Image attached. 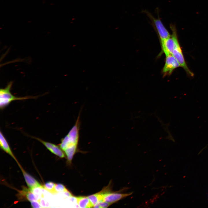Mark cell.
Instances as JSON below:
<instances>
[{
    "label": "cell",
    "mask_w": 208,
    "mask_h": 208,
    "mask_svg": "<svg viewBox=\"0 0 208 208\" xmlns=\"http://www.w3.org/2000/svg\"><path fill=\"white\" fill-rule=\"evenodd\" d=\"M80 114H79L74 125L67 134L61 140L59 146L64 151L67 147L77 146L79 137Z\"/></svg>",
    "instance_id": "obj_1"
},
{
    "label": "cell",
    "mask_w": 208,
    "mask_h": 208,
    "mask_svg": "<svg viewBox=\"0 0 208 208\" xmlns=\"http://www.w3.org/2000/svg\"><path fill=\"white\" fill-rule=\"evenodd\" d=\"M55 183L51 182H46L43 186V189H45L53 194H55Z\"/></svg>",
    "instance_id": "obj_14"
},
{
    "label": "cell",
    "mask_w": 208,
    "mask_h": 208,
    "mask_svg": "<svg viewBox=\"0 0 208 208\" xmlns=\"http://www.w3.org/2000/svg\"><path fill=\"white\" fill-rule=\"evenodd\" d=\"M32 138L36 139L42 143L49 151L54 154L60 158H63L65 157V155L61 148L56 145L45 141L38 138L33 137Z\"/></svg>",
    "instance_id": "obj_8"
},
{
    "label": "cell",
    "mask_w": 208,
    "mask_h": 208,
    "mask_svg": "<svg viewBox=\"0 0 208 208\" xmlns=\"http://www.w3.org/2000/svg\"><path fill=\"white\" fill-rule=\"evenodd\" d=\"M13 83V82L11 81L8 84L5 88L0 90V107L1 109L4 108L13 101L34 99L36 97L31 96L18 97L14 96L10 91Z\"/></svg>",
    "instance_id": "obj_2"
},
{
    "label": "cell",
    "mask_w": 208,
    "mask_h": 208,
    "mask_svg": "<svg viewBox=\"0 0 208 208\" xmlns=\"http://www.w3.org/2000/svg\"><path fill=\"white\" fill-rule=\"evenodd\" d=\"M132 193V192L127 193H121L111 192L109 191L104 193L102 200L112 204L122 199L130 196Z\"/></svg>",
    "instance_id": "obj_6"
},
{
    "label": "cell",
    "mask_w": 208,
    "mask_h": 208,
    "mask_svg": "<svg viewBox=\"0 0 208 208\" xmlns=\"http://www.w3.org/2000/svg\"><path fill=\"white\" fill-rule=\"evenodd\" d=\"M32 207L33 208H40L41 206L40 204L38 201H34L31 202Z\"/></svg>",
    "instance_id": "obj_18"
},
{
    "label": "cell",
    "mask_w": 208,
    "mask_h": 208,
    "mask_svg": "<svg viewBox=\"0 0 208 208\" xmlns=\"http://www.w3.org/2000/svg\"><path fill=\"white\" fill-rule=\"evenodd\" d=\"M64 192L65 194L68 197H73V195L68 190Z\"/></svg>",
    "instance_id": "obj_19"
},
{
    "label": "cell",
    "mask_w": 208,
    "mask_h": 208,
    "mask_svg": "<svg viewBox=\"0 0 208 208\" xmlns=\"http://www.w3.org/2000/svg\"><path fill=\"white\" fill-rule=\"evenodd\" d=\"M181 66L180 65L171 54L166 55L165 65L163 72L164 74L170 75L175 68Z\"/></svg>",
    "instance_id": "obj_5"
},
{
    "label": "cell",
    "mask_w": 208,
    "mask_h": 208,
    "mask_svg": "<svg viewBox=\"0 0 208 208\" xmlns=\"http://www.w3.org/2000/svg\"><path fill=\"white\" fill-rule=\"evenodd\" d=\"M170 26L172 32V35L169 38L161 41L162 48L166 55L172 54L174 50L179 45L175 25L171 23Z\"/></svg>",
    "instance_id": "obj_4"
},
{
    "label": "cell",
    "mask_w": 208,
    "mask_h": 208,
    "mask_svg": "<svg viewBox=\"0 0 208 208\" xmlns=\"http://www.w3.org/2000/svg\"><path fill=\"white\" fill-rule=\"evenodd\" d=\"M75 198L80 208H91L93 207L88 197L80 196L76 197Z\"/></svg>",
    "instance_id": "obj_11"
},
{
    "label": "cell",
    "mask_w": 208,
    "mask_h": 208,
    "mask_svg": "<svg viewBox=\"0 0 208 208\" xmlns=\"http://www.w3.org/2000/svg\"><path fill=\"white\" fill-rule=\"evenodd\" d=\"M67 190L64 185L60 183L55 184V194L61 192H64Z\"/></svg>",
    "instance_id": "obj_15"
},
{
    "label": "cell",
    "mask_w": 208,
    "mask_h": 208,
    "mask_svg": "<svg viewBox=\"0 0 208 208\" xmlns=\"http://www.w3.org/2000/svg\"><path fill=\"white\" fill-rule=\"evenodd\" d=\"M98 203L100 206V208H107L111 204L110 203L104 201L103 200H100Z\"/></svg>",
    "instance_id": "obj_17"
},
{
    "label": "cell",
    "mask_w": 208,
    "mask_h": 208,
    "mask_svg": "<svg viewBox=\"0 0 208 208\" xmlns=\"http://www.w3.org/2000/svg\"><path fill=\"white\" fill-rule=\"evenodd\" d=\"M77 147V146L69 147L64 151L67 156L68 162L69 164L71 163L73 157L76 152Z\"/></svg>",
    "instance_id": "obj_13"
},
{
    "label": "cell",
    "mask_w": 208,
    "mask_h": 208,
    "mask_svg": "<svg viewBox=\"0 0 208 208\" xmlns=\"http://www.w3.org/2000/svg\"><path fill=\"white\" fill-rule=\"evenodd\" d=\"M104 193V192L102 190L100 192L89 196L88 197L94 206L98 203L99 201L103 199V195Z\"/></svg>",
    "instance_id": "obj_12"
},
{
    "label": "cell",
    "mask_w": 208,
    "mask_h": 208,
    "mask_svg": "<svg viewBox=\"0 0 208 208\" xmlns=\"http://www.w3.org/2000/svg\"><path fill=\"white\" fill-rule=\"evenodd\" d=\"M142 12L151 20V25L157 33L161 42L170 37V34L161 21L158 13L157 14L158 18H156L147 10H144Z\"/></svg>",
    "instance_id": "obj_3"
},
{
    "label": "cell",
    "mask_w": 208,
    "mask_h": 208,
    "mask_svg": "<svg viewBox=\"0 0 208 208\" xmlns=\"http://www.w3.org/2000/svg\"><path fill=\"white\" fill-rule=\"evenodd\" d=\"M0 144L1 148L10 155L18 163V162L13 154L7 141L1 131L0 133Z\"/></svg>",
    "instance_id": "obj_10"
},
{
    "label": "cell",
    "mask_w": 208,
    "mask_h": 208,
    "mask_svg": "<svg viewBox=\"0 0 208 208\" xmlns=\"http://www.w3.org/2000/svg\"><path fill=\"white\" fill-rule=\"evenodd\" d=\"M26 197L27 200L30 202L37 201L34 194L29 189L28 190L26 193Z\"/></svg>",
    "instance_id": "obj_16"
},
{
    "label": "cell",
    "mask_w": 208,
    "mask_h": 208,
    "mask_svg": "<svg viewBox=\"0 0 208 208\" xmlns=\"http://www.w3.org/2000/svg\"><path fill=\"white\" fill-rule=\"evenodd\" d=\"M18 166L22 172L25 181L30 190L36 187L43 188V186L41 185L35 178L25 171L19 164Z\"/></svg>",
    "instance_id": "obj_9"
},
{
    "label": "cell",
    "mask_w": 208,
    "mask_h": 208,
    "mask_svg": "<svg viewBox=\"0 0 208 208\" xmlns=\"http://www.w3.org/2000/svg\"><path fill=\"white\" fill-rule=\"evenodd\" d=\"M172 54L179 62L181 66L184 68L187 73L192 76L193 74L187 65L180 45L175 48Z\"/></svg>",
    "instance_id": "obj_7"
}]
</instances>
